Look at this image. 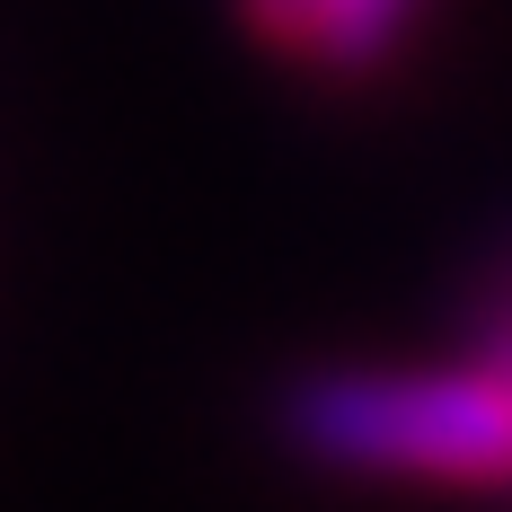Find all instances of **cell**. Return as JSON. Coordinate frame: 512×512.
<instances>
[{
  "instance_id": "3",
  "label": "cell",
  "mask_w": 512,
  "mask_h": 512,
  "mask_svg": "<svg viewBox=\"0 0 512 512\" xmlns=\"http://www.w3.org/2000/svg\"><path fill=\"white\" fill-rule=\"evenodd\" d=\"M495 362L512 371V301H504V318H495Z\"/></svg>"
},
{
  "instance_id": "1",
  "label": "cell",
  "mask_w": 512,
  "mask_h": 512,
  "mask_svg": "<svg viewBox=\"0 0 512 512\" xmlns=\"http://www.w3.org/2000/svg\"><path fill=\"white\" fill-rule=\"evenodd\" d=\"M292 451L354 477H433V486H504L512 477V371H309L283 398Z\"/></svg>"
},
{
  "instance_id": "2",
  "label": "cell",
  "mask_w": 512,
  "mask_h": 512,
  "mask_svg": "<svg viewBox=\"0 0 512 512\" xmlns=\"http://www.w3.org/2000/svg\"><path fill=\"white\" fill-rule=\"evenodd\" d=\"M239 9L274 53H292L309 71H336V80L380 71L415 18V0H239Z\"/></svg>"
}]
</instances>
